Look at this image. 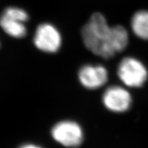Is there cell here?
<instances>
[{
	"mask_svg": "<svg viewBox=\"0 0 148 148\" xmlns=\"http://www.w3.org/2000/svg\"><path fill=\"white\" fill-rule=\"evenodd\" d=\"M130 27L133 34L140 39L148 41V10H138L131 18Z\"/></svg>",
	"mask_w": 148,
	"mask_h": 148,
	"instance_id": "obj_8",
	"label": "cell"
},
{
	"mask_svg": "<svg viewBox=\"0 0 148 148\" xmlns=\"http://www.w3.org/2000/svg\"><path fill=\"white\" fill-rule=\"evenodd\" d=\"M116 75L125 87L139 88L143 87L147 82L148 69L138 58L134 56H125L118 64Z\"/></svg>",
	"mask_w": 148,
	"mask_h": 148,
	"instance_id": "obj_2",
	"label": "cell"
},
{
	"mask_svg": "<svg viewBox=\"0 0 148 148\" xmlns=\"http://www.w3.org/2000/svg\"><path fill=\"white\" fill-rule=\"evenodd\" d=\"M18 148H43L40 146L36 145V144H33V143H25L22 145L21 146H20Z\"/></svg>",
	"mask_w": 148,
	"mask_h": 148,
	"instance_id": "obj_10",
	"label": "cell"
},
{
	"mask_svg": "<svg viewBox=\"0 0 148 148\" xmlns=\"http://www.w3.org/2000/svg\"><path fill=\"white\" fill-rule=\"evenodd\" d=\"M51 135L57 143L70 148L79 147L84 139L82 127L73 120H63L56 123L51 128Z\"/></svg>",
	"mask_w": 148,
	"mask_h": 148,
	"instance_id": "obj_4",
	"label": "cell"
},
{
	"mask_svg": "<svg viewBox=\"0 0 148 148\" xmlns=\"http://www.w3.org/2000/svg\"><path fill=\"white\" fill-rule=\"evenodd\" d=\"M1 14L17 21L26 23L28 21L29 16L25 10L17 6H8L3 10Z\"/></svg>",
	"mask_w": 148,
	"mask_h": 148,
	"instance_id": "obj_9",
	"label": "cell"
},
{
	"mask_svg": "<svg viewBox=\"0 0 148 148\" xmlns=\"http://www.w3.org/2000/svg\"><path fill=\"white\" fill-rule=\"evenodd\" d=\"M101 103L109 112L114 114L125 113L133 103V97L128 88L114 84L107 87L101 95Z\"/></svg>",
	"mask_w": 148,
	"mask_h": 148,
	"instance_id": "obj_3",
	"label": "cell"
},
{
	"mask_svg": "<svg viewBox=\"0 0 148 148\" xmlns=\"http://www.w3.org/2000/svg\"><path fill=\"white\" fill-rule=\"evenodd\" d=\"M33 42L38 50L45 53H54L58 51L62 46V35L52 23H41L36 27Z\"/></svg>",
	"mask_w": 148,
	"mask_h": 148,
	"instance_id": "obj_5",
	"label": "cell"
},
{
	"mask_svg": "<svg viewBox=\"0 0 148 148\" xmlns=\"http://www.w3.org/2000/svg\"><path fill=\"white\" fill-rule=\"evenodd\" d=\"M0 27L5 34L14 38H24L27 34L25 23L9 18L3 14L0 15Z\"/></svg>",
	"mask_w": 148,
	"mask_h": 148,
	"instance_id": "obj_7",
	"label": "cell"
},
{
	"mask_svg": "<svg viewBox=\"0 0 148 148\" xmlns=\"http://www.w3.org/2000/svg\"><path fill=\"white\" fill-rule=\"evenodd\" d=\"M0 46H1V42H0Z\"/></svg>",
	"mask_w": 148,
	"mask_h": 148,
	"instance_id": "obj_11",
	"label": "cell"
},
{
	"mask_svg": "<svg viewBox=\"0 0 148 148\" xmlns=\"http://www.w3.org/2000/svg\"><path fill=\"white\" fill-rule=\"evenodd\" d=\"M77 78L83 87L95 90L102 88L108 83L109 73L102 64H86L79 69Z\"/></svg>",
	"mask_w": 148,
	"mask_h": 148,
	"instance_id": "obj_6",
	"label": "cell"
},
{
	"mask_svg": "<svg viewBox=\"0 0 148 148\" xmlns=\"http://www.w3.org/2000/svg\"><path fill=\"white\" fill-rule=\"evenodd\" d=\"M85 47L92 54L108 60L123 52L129 44V33L121 25L110 26L101 12H95L81 31Z\"/></svg>",
	"mask_w": 148,
	"mask_h": 148,
	"instance_id": "obj_1",
	"label": "cell"
}]
</instances>
